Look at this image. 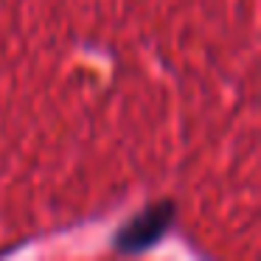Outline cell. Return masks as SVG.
I'll use <instances>...</instances> for the list:
<instances>
[{"mask_svg":"<svg viewBox=\"0 0 261 261\" xmlns=\"http://www.w3.org/2000/svg\"><path fill=\"white\" fill-rule=\"evenodd\" d=\"M171 214H174V208L169 202H160L154 208L138 214L129 225L115 233V247L121 253H141V250H146L149 244H154L166 233V227L171 225Z\"/></svg>","mask_w":261,"mask_h":261,"instance_id":"6da1fadb","label":"cell"}]
</instances>
